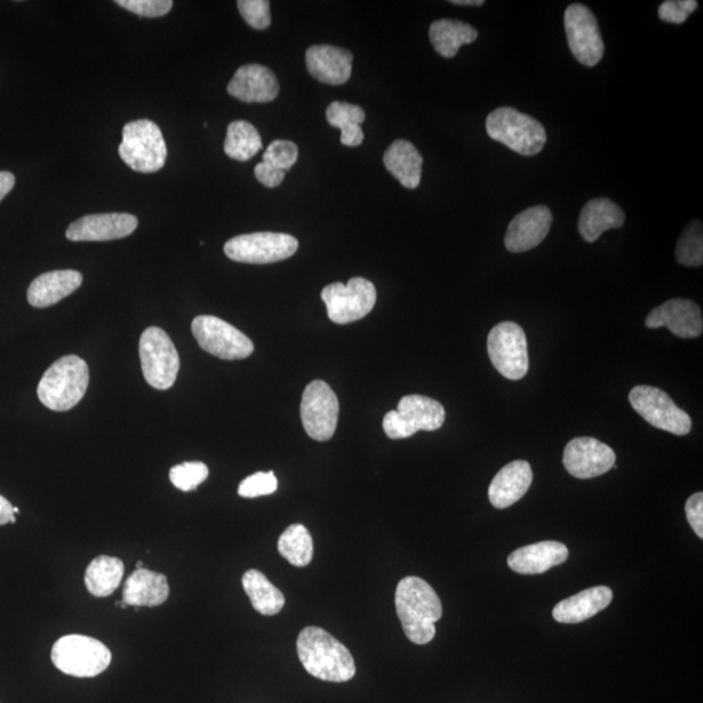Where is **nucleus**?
Instances as JSON below:
<instances>
[{"label":"nucleus","mask_w":703,"mask_h":703,"mask_svg":"<svg viewBox=\"0 0 703 703\" xmlns=\"http://www.w3.org/2000/svg\"><path fill=\"white\" fill-rule=\"evenodd\" d=\"M644 324L649 329L667 328L681 338L699 337L703 332L701 308L688 298L668 299L650 312Z\"/></svg>","instance_id":"f3484780"},{"label":"nucleus","mask_w":703,"mask_h":703,"mask_svg":"<svg viewBox=\"0 0 703 703\" xmlns=\"http://www.w3.org/2000/svg\"><path fill=\"white\" fill-rule=\"evenodd\" d=\"M141 568H143V563L142 562L137 563L136 570H141Z\"/></svg>","instance_id":"de8ad7c7"},{"label":"nucleus","mask_w":703,"mask_h":703,"mask_svg":"<svg viewBox=\"0 0 703 703\" xmlns=\"http://www.w3.org/2000/svg\"><path fill=\"white\" fill-rule=\"evenodd\" d=\"M192 332L200 347L221 360H243L253 354L254 344L243 332L214 316L193 319Z\"/></svg>","instance_id":"f8f14e48"},{"label":"nucleus","mask_w":703,"mask_h":703,"mask_svg":"<svg viewBox=\"0 0 703 703\" xmlns=\"http://www.w3.org/2000/svg\"><path fill=\"white\" fill-rule=\"evenodd\" d=\"M278 480L273 472H257L241 482L239 495L243 498H258L277 491Z\"/></svg>","instance_id":"4c0bfd02"},{"label":"nucleus","mask_w":703,"mask_h":703,"mask_svg":"<svg viewBox=\"0 0 703 703\" xmlns=\"http://www.w3.org/2000/svg\"><path fill=\"white\" fill-rule=\"evenodd\" d=\"M169 597L168 579L162 573L136 570L124 584L123 602L133 608H158Z\"/></svg>","instance_id":"b1692460"},{"label":"nucleus","mask_w":703,"mask_h":703,"mask_svg":"<svg viewBox=\"0 0 703 703\" xmlns=\"http://www.w3.org/2000/svg\"><path fill=\"white\" fill-rule=\"evenodd\" d=\"M208 477V468L201 461H188L169 471V480L181 491H192Z\"/></svg>","instance_id":"c9c22d12"},{"label":"nucleus","mask_w":703,"mask_h":703,"mask_svg":"<svg viewBox=\"0 0 703 703\" xmlns=\"http://www.w3.org/2000/svg\"><path fill=\"white\" fill-rule=\"evenodd\" d=\"M330 126L342 130V143L345 146H358L363 141L361 124L365 120V111L356 104L347 102H332L325 111Z\"/></svg>","instance_id":"2f4dec72"},{"label":"nucleus","mask_w":703,"mask_h":703,"mask_svg":"<svg viewBox=\"0 0 703 703\" xmlns=\"http://www.w3.org/2000/svg\"><path fill=\"white\" fill-rule=\"evenodd\" d=\"M241 16L253 29L264 30L271 24L270 2L267 0H239Z\"/></svg>","instance_id":"58836bf2"},{"label":"nucleus","mask_w":703,"mask_h":703,"mask_svg":"<svg viewBox=\"0 0 703 703\" xmlns=\"http://www.w3.org/2000/svg\"><path fill=\"white\" fill-rule=\"evenodd\" d=\"M279 82L270 68L260 64H246L237 71L227 91L245 103H266L279 95Z\"/></svg>","instance_id":"aec40b11"},{"label":"nucleus","mask_w":703,"mask_h":703,"mask_svg":"<svg viewBox=\"0 0 703 703\" xmlns=\"http://www.w3.org/2000/svg\"><path fill=\"white\" fill-rule=\"evenodd\" d=\"M139 219L132 214H93L68 227L65 237L71 241H110L124 239L136 231Z\"/></svg>","instance_id":"a211bd4d"},{"label":"nucleus","mask_w":703,"mask_h":703,"mask_svg":"<svg viewBox=\"0 0 703 703\" xmlns=\"http://www.w3.org/2000/svg\"><path fill=\"white\" fill-rule=\"evenodd\" d=\"M614 449L589 436H579L566 445L563 464L573 477L590 480L615 466Z\"/></svg>","instance_id":"dca6fc26"},{"label":"nucleus","mask_w":703,"mask_h":703,"mask_svg":"<svg viewBox=\"0 0 703 703\" xmlns=\"http://www.w3.org/2000/svg\"><path fill=\"white\" fill-rule=\"evenodd\" d=\"M564 28L572 55L586 67H595L604 54V42L595 13L584 4H571L564 13Z\"/></svg>","instance_id":"4468645a"},{"label":"nucleus","mask_w":703,"mask_h":703,"mask_svg":"<svg viewBox=\"0 0 703 703\" xmlns=\"http://www.w3.org/2000/svg\"><path fill=\"white\" fill-rule=\"evenodd\" d=\"M254 175L260 184L267 188H276L282 184L285 172L282 169L269 165V163L260 162L254 168Z\"/></svg>","instance_id":"37998d69"},{"label":"nucleus","mask_w":703,"mask_h":703,"mask_svg":"<svg viewBox=\"0 0 703 703\" xmlns=\"http://www.w3.org/2000/svg\"><path fill=\"white\" fill-rule=\"evenodd\" d=\"M117 5L142 17H161L172 10L171 0H116Z\"/></svg>","instance_id":"ea45409f"},{"label":"nucleus","mask_w":703,"mask_h":703,"mask_svg":"<svg viewBox=\"0 0 703 703\" xmlns=\"http://www.w3.org/2000/svg\"><path fill=\"white\" fill-rule=\"evenodd\" d=\"M625 221L622 207L609 199H596L583 207L578 231L588 243H595L605 231L621 228Z\"/></svg>","instance_id":"bb28decb"},{"label":"nucleus","mask_w":703,"mask_h":703,"mask_svg":"<svg viewBox=\"0 0 703 703\" xmlns=\"http://www.w3.org/2000/svg\"><path fill=\"white\" fill-rule=\"evenodd\" d=\"M278 550L292 565L306 566L311 562L315 547L309 531L302 524H293L279 537Z\"/></svg>","instance_id":"72a5a7b5"},{"label":"nucleus","mask_w":703,"mask_h":703,"mask_svg":"<svg viewBox=\"0 0 703 703\" xmlns=\"http://www.w3.org/2000/svg\"><path fill=\"white\" fill-rule=\"evenodd\" d=\"M124 575V564L120 559L98 557L85 572V586L91 596L104 598L113 595L119 588Z\"/></svg>","instance_id":"7c9ffc66"},{"label":"nucleus","mask_w":703,"mask_h":703,"mask_svg":"<svg viewBox=\"0 0 703 703\" xmlns=\"http://www.w3.org/2000/svg\"><path fill=\"white\" fill-rule=\"evenodd\" d=\"M552 213L545 205H537L521 212L508 226L504 244L511 253H523L538 246L549 234Z\"/></svg>","instance_id":"6ab92c4d"},{"label":"nucleus","mask_w":703,"mask_h":703,"mask_svg":"<svg viewBox=\"0 0 703 703\" xmlns=\"http://www.w3.org/2000/svg\"><path fill=\"white\" fill-rule=\"evenodd\" d=\"M297 247L298 241L291 234L256 232L228 240L225 253L237 263L265 265L292 257Z\"/></svg>","instance_id":"9b49d317"},{"label":"nucleus","mask_w":703,"mask_h":703,"mask_svg":"<svg viewBox=\"0 0 703 703\" xmlns=\"http://www.w3.org/2000/svg\"><path fill=\"white\" fill-rule=\"evenodd\" d=\"M15 524L16 517L13 513V506L0 495V525Z\"/></svg>","instance_id":"c03bdc74"},{"label":"nucleus","mask_w":703,"mask_h":703,"mask_svg":"<svg viewBox=\"0 0 703 703\" xmlns=\"http://www.w3.org/2000/svg\"><path fill=\"white\" fill-rule=\"evenodd\" d=\"M18 512H20V511H18V508L13 507V513L17 514Z\"/></svg>","instance_id":"09e8293b"},{"label":"nucleus","mask_w":703,"mask_h":703,"mask_svg":"<svg viewBox=\"0 0 703 703\" xmlns=\"http://www.w3.org/2000/svg\"><path fill=\"white\" fill-rule=\"evenodd\" d=\"M81 284V272L75 270L44 272L33 280L28 302L35 308H48L80 289Z\"/></svg>","instance_id":"393cba45"},{"label":"nucleus","mask_w":703,"mask_h":703,"mask_svg":"<svg viewBox=\"0 0 703 703\" xmlns=\"http://www.w3.org/2000/svg\"><path fill=\"white\" fill-rule=\"evenodd\" d=\"M487 352L494 368L507 380H523L529 370L526 335L517 323L495 325L487 337Z\"/></svg>","instance_id":"1a4fd4ad"},{"label":"nucleus","mask_w":703,"mask_h":703,"mask_svg":"<svg viewBox=\"0 0 703 703\" xmlns=\"http://www.w3.org/2000/svg\"><path fill=\"white\" fill-rule=\"evenodd\" d=\"M297 654L306 673L316 679L345 682L356 675L350 651L322 628L306 627L299 631Z\"/></svg>","instance_id":"f03ea898"},{"label":"nucleus","mask_w":703,"mask_h":703,"mask_svg":"<svg viewBox=\"0 0 703 703\" xmlns=\"http://www.w3.org/2000/svg\"><path fill=\"white\" fill-rule=\"evenodd\" d=\"M395 604L409 641L426 644L434 640L435 623L440 621L443 609L432 585L416 576L402 578L396 588Z\"/></svg>","instance_id":"f257e3e1"},{"label":"nucleus","mask_w":703,"mask_h":703,"mask_svg":"<svg viewBox=\"0 0 703 703\" xmlns=\"http://www.w3.org/2000/svg\"><path fill=\"white\" fill-rule=\"evenodd\" d=\"M299 412L305 432L311 439L325 442L334 436L338 420V400L328 383L312 381L306 386Z\"/></svg>","instance_id":"2eb2a0df"},{"label":"nucleus","mask_w":703,"mask_h":703,"mask_svg":"<svg viewBox=\"0 0 703 703\" xmlns=\"http://www.w3.org/2000/svg\"><path fill=\"white\" fill-rule=\"evenodd\" d=\"M429 37L439 55L451 59L458 54L462 44L473 43L478 31L459 20L442 18L430 26Z\"/></svg>","instance_id":"c85d7f7f"},{"label":"nucleus","mask_w":703,"mask_h":703,"mask_svg":"<svg viewBox=\"0 0 703 703\" xmlns=\"http://www.w3.org/2000/svg\"><path fill=\"white\" fill-rule=\"evenodd\" d=\"M383 163L402 187L416 189L420 186L423 159L412 142L396 140L391 143L383 155Z\"/></svg>","instance_id":"cd10ccee"},{"label":"nucleus","mask_w":703,"mask_h":703,"mask_svg":"<svg viewBox=\"0 0 703 703\" xmlns=\"http://www.w3.org/2000/svg\"><path fill=\"white\" fill-rule=\"evenodd\" d=\"M51 661L65 675L95 677L108 668L113 655L106 644L93 637L68 635L54 643Z\"/></svg>","instance_id":"423d86ee"},{"label":"nucleus","mask_w":703,"mask_h":703,"mask_svg":"<svg viewBox=\"0 0 703 703\" xmlns=\"http://www.w3.org/2000/svg\"><path fill=\"white\" fill-rule=\"evenodd\" d=\"M486 130L493 140L526 156L542 152L547 141L542 124L512 107L494 110L487 116Z\"/></svg>","instance_id":"20e7f679"},{"label":"nucleus","mask_w":703,"mask_h":703,"mask_svg":"<svg viewBox=\"0 0 703 703\" xmlns=\"http://www.w3.org/2000/svg\"><path fill=\"white\" fill-rule=\"evenodd\" d=\"M243 586L250 597L253 609L264 616L279 614L284 608L285 598L276 585L269 581L263 572L257 570L246 571L243 576Z\"/></svg>","instance_id":"c756f323"},{"label":"nucleus","mask_w":703,"mask_h":703,"mask_svg":"<svg viewBox=\"0 0 703 703\" xmlns=\"http://www.w3.org/2000/svg\"><path fill=\"white\" fill-rule=\"evenodd\" d=\"M306 68L318 81L343 85L349 80L354 55L331 44H315L306 50Z\"/></svg>","instance_id":"412c9836"},{"label":"nucleus","mask_w":703,"mask_h":703,"mask_svg":"<svg viewBox=\"0 0 703 703\" xmlns=\"http://www.w3.org/2000/svg\"><path fill=\"white\" fill-rule=\"evenodd\" d=\"M696 9L699 3L695 0H667L661 4L657 15L662 22L680 25L686 23Z\"/></svg>","instance_id":"a19ab883"},{"label":"nucleus","mask_w":703,"mask_h":703,"mask_svg":"<svg viewBox=\"0 0 703 703\" xmlns=\"http://www.w3.org/2000/svg\"><path fill=\"white\" fill-rule=\"evenodd\" d=\"M143 376L150 386L168 389L174 386L180 369V357L171 337L159 328H149L140 337Z\"/></svg>","instance_id":"6e6552de"},{"label":"nucleus","mask_w":703,"mask_h":703,"mask_svg":"<svg viewBox=\"0 0 703 703\" xmlns=\"http://www.w3.org/2000/svg\"><path fill=\"white\" fill-rule=\"evenodd\" d=\"M449 3L456 5H474V7H481L485 4L484 0H451V2Z\"/></svg>","instance_id":"49530a36"},{"label":"nucleus","mask_w":703,"mask_h":703,"mask_svg":"<svg viewBox=\"0 0 703 703\" xmlns=\"http://www.w3.org/2000/svg\"><path fill=\"white\" fill-rule=\"evenodd\" d=\"M446 420V410L439 401L422 395H408L383 419L384 433L391 439H406L416 433L435 432Z\"/></svg>","instance_id":"0eeeda50"},{"label":"nucleus","mask_w":703,"mask_h":703,"mask_svg":"<svg viewBox=\"0 0 703 703\" xmlns=\"http://www.w3.org/2000/svg\"><path fill=\"white\" fill-rule=\"evenodd\" d=\"M89 386V368L82 358L69 355L44 371L37 394L46 408L65 412L82 400Z\"/></svg>","instance_id":"7ed1b4c3"},{"label":"nucleus","mask_w":703,"mask_h":703,"mask_svg":"<svg viewBox=\"0 0 703 703\" xmlns=\"http://www.w3.org/2000/svg\"><path fill=\"white\" fill-rule=\"evenodd\" d=\"M570 557L566 546L557 540H545L521 547L508 557V566L520 575H539L563 564Z\"/></svg>","instance_id":"5701e85b"},{"label":"nucleus","mask_w":703,"mask_h":703,"mask_svg":"<svg viewBox=\"0 0 703 703\" xmlns=\"http://www.w3.org/2000/svg\"><path fill=\"white\" fill-rule=\"evenodd\" d=\"M297 159L298 148L296 143L285 140L272 141L263 156V162L269 163V165L282 169L284 172L289 171Z\"/></svg>","instance_id":"e433bc0d"},{"label":"nucleus","mask_w":703,"mask_h":703,"mask_svg":"<svg viewBox=\"0 0 703 703\" xmlns=\"http://www.w3.org/2000/svg\"><path fill=\"white\" fill-rule=\"evenodd\" d=\"M629 402L651 426L679 436L687 435L692 430L689 414L660 388L637 386L630 391Z\"/></svg>","instance_id":"ddd939ff"},{"label":"nucleus","mask_w":703,"mask_h":703,"mask_svg":"<svg viewBox=\"0 0 703 703\" xmlns=\"http://www.w3.org/2000/svg\"><path fill=\"white\" fill-rule=\"evenodd\" d=\"M119 155L136 172L159 171L167 159V146L161 128L148 119L126 124L123 128Z\"/></svg>","instance_id":"39448f33"},{"label":"nucleus","mask_w":703,"mask_h":703,"mask_svg":"<svg viewBox=\"0 0 703 703\" xmlns=\"http://www.w3.org/2000/svg\"><path fill=\"white\" fill-rule=\"evenodd\" d=\"M533 482V471L529 462L516 460L507 464L495 475L490 487H488V499L490 503L504 510L524 497L529 490Z\"/></svg>","instance_id":"4be33fe9"},{"label":"nucleus","mask_w":703,"mask_h":703,"mask_svg":"<svg viewBox=\"0 0 703 703\" xmlns=\"http://www.w3.org/2000/svg\"><path fill=\"white\" fill-rule=\"evenodd\" d=\"M321 297L332 322L347 324L367 317L376 302L373 283L363 278H352L347 284L324 286Z\"/></svg>","instance_id":"9d476101"},{"label":"nucleus","mask_w":703,"mask_h":703,"mask_svg":"<svg viewBox=\"0 0 703 703\" xmlns=\"http://www.w3.org/2000/svg\"><path fill=\"white\" fill-rule=\"evenodd\" d=\"M15 176L9 171H0V201L15 187Z\"/></svg>","instance_id":"a18cd8bd"},{"label":"nucleus","mask_w":703,"mask_h":703,"mask_svg":"<svg viewBox=\"0 0 703 703\" xmlns=\"http://www.w3.org/2000/svg\"><path fill=\"white\" fill-rule=\"evenodd\" d=\"M263 149V139L256 127L245 120H234L228 126L225 153L231 159L246 162Z\"/></svg>","instance_id":"473e14b6"},{"label":"nucleus","mask_w":703,"mask_h":703,"mask_svg":"<svg viewBox=\"0 0 703 703\" xmlns=\"http://www.w3.org/2000/svg\"><path fill=\"white\" fill-rule=\"evenodd\" d=\"M611 601L612 590L608 586H596L559 602L552 611V616L562 624L581 623L609 608Z\"/></svg>","instance_id":"a878e982"},{"label":"nucleus","mask_w":703,"mask_h":703,"mask_svg":"<svg viewBox=\"0 0 703 703\" xmlns=\"http://www.w3.org/2000/svg\"><path fill=\"white\" fill-rule=\"evenodd\" d=\"M686 513L688 523L692 526V529L699 536L703 538V494L696 493L693 494L687 500L686 503Z\"/></svg>","instance_id":"79ce46f5"},{"label":"nucleus","mask_w":703,"mask_h":703,"mask_svg":"<svg viewBox=\"0 0 703 703\" xmlns=\"http://www.w3.org/2000/svg\"><path fill=\"white\" fill-rule=\"evenodd\" d=\"M676 260L682 266L700 267L703 264V232L700 220L683 228L676 245Z\"/></svg>","instance_id":"f704fd0d"}]
</instances>
